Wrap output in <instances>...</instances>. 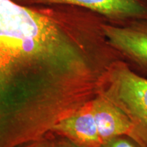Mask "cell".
<instances>
[{"instance_id": "cell-9", "label": "cell", "mask_w": 147, "mask_h": 147, "mask_svg": "<svg viewBox=\"0 0 147 147\" xmlns=\"http://www.w3.org/2000/svg\"><path fill=\"white\" fill-rule=\"evenodd\" d=\"M53 147H81V146H79L78 145H76L74 143L71 142H59L57 144L53 145L52 146Z\"/></svg>"}, {"instance_id": "cell-3", "label": "cell", "mask_w": 147, "mask_h": 147, "mask_svg": "<svg viewBox=\"0 0 147 147\" xmlns=\"http://www.w3.org/2000/svg\"><path fill=\"white\" fill-rule=\"evenodd\" d=\"M106 38L129 69L147 78V20L123 25L104 24Z\"/></svg>"}, {"instance_id": "cell-4", "label": "cell", "mask_w": 147, "mask_h": 147, "mask_svg": "<svg viewBox=\"0 0 147 147\" xmlns=\"http://www.w3.org/2000/svg\"><path fill=\"white\" fill-rule=\"evenodd\" d=\"M18 4L67 5L91 10L108 23L123 25L136 20H147V0H12Z\"/></svg>"}, {"instance_id": "cell-6", "label": "cell", "mask_w": 147, "mask_h": 147, "mask_svg": "<svg viewBox=\"0 0 147 147\" xmlns=\"http://www.w3.org/2000/svg\"><path fill=\"white\" fill-rule=\"evenodd\" d=\"M91 104L102 144L115 137L129 136L132 124L121 108L100 94L92 100Z\"/></svg>"}, {"instance_id": "cell-1", "label": "cell", "mask_w": 147, "mask_h": 147, "mask_svg": "<svg viewBox=\"0 0 147 147\" xmlns=\"http://www.w3.org/2000/svg\"><path fill=\"white\" fill-rule=\"evenodd\" d=\"M67 87L65 60L49 13L0 0V142L56 117Z\"/></svg>"}, {"instance_id": "cell-7", "label": "cell", "mask_w": 147, "mask_h": 147, "mask_svg": "<svg viewBox=\"0 0 147 147\" xmlns=\"http://www.w3.org/2000/svg\"><path fill=\"white\" fill-rule=\"evenodd\" d=\"M101 147H141L129 136H120L104 143Z\"/></svg>"}, {"instance_id": "cell-2", "label": "cell", "mask_w": 147, "mask_h": 147, "mask_svg": "<svg viewBox=\"0 0 147 147\" xmlns=\"http://www.w3.org/2000/svg\"><path fill=\"white\" fill-rule=\"evenodd\" d=\"M121 108L131 121L129 136L147 147V78L134 73L123 61L114 62L103 78L98 93Z\"/></svg>"}, {"instance_id": "cell-5", "label": "cell", "mask_w": 147, "mask_h": 147, "mask_svg": "<svg viewBox=\"0 0 147 147\" xmlns=\"http://www.w3.org/2000/svg\"><path fill=\"white\" fill-rule=\"evenodd\" d=\"M91 101L58 121L52 129L60 132L69 140L81 147H101Z\"/></svg>"}, {"instance_id": "cell-8", "label": "cell", "mask_w": 147, "mask_h": 147, "mask_svg": "<svg viewBox=\"0 0 147 147\" xmlns=\"http://www.w3.org/2000/svg\"><path fill=\"white\" fill-rule=\"evenodd\" d=\"M16 147H53L52 146H49L44 142H37L36 140L31 141V142L25 143Z\"/></svg>"}]
</instances>
